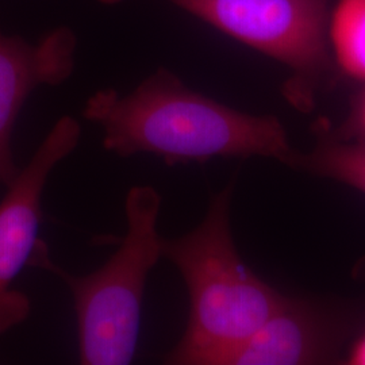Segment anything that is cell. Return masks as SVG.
<instances>
[{
  "label": "cell",
  "instance_id": "1",
  "mask_svg": "<svg viewBox=\"0 0 365 365\" xmlns=\"http://www.w3.org/2000/svg\"><path fill=\"white\" fill-rule=\"evenodd\" d=\"M83 118L103 129L106 152L125 158L152 155L170 167L249 157L287 163L292 155L277 118L222 105L163 66L128 95L114 88L95 92Z\"/></svg>",
  "mask_w": 365,
  "mask_h": 365
},
{
  "label": "cell",
  "instance_id": "2",
  "mask_svg": "<svg viewBox=\"0 0 365 365\" xmlns=\"http://www.w3.org/2000/svg\"><path fill=\"white\" fill-rule=\"evenodd\" d=\"M233 190L235 182H229L211 197L194 230L163 238V257L182 274L190 299L187 327L164 357L167 364L211 365L261 327L286 298L238 253L230 226Z\"/></svg>",
  "mask_w": 365,
  "mask_h": 365
},
{
  "label": "cell",
  "instance_id": "3",
  "mask_svg": "<svg viewBox=\"0 0 365 365\" xmlns=\"http://www.w3.org/2000/svg\"><path fill=\"white\" fill-rule=\"evenodd\" d=\"M161 203L153 185L131 187L125 197L126 235L111 257L91 274L78 276L57 265L39 238L29 267L54 274L69 289L83 365H126L134 359L148 277L163 257Z\"/></svg>",
  "mask_w": 365,
  "mask_h": 365
},
{
  "label": "cell",
  "instance_id": "4",
  "mask_svg": "<svg viewBox=\"0 0 365 365\" xmlns=\"http://www.w3.org/2000/svg\"><path fill=\"white\" fill-rule=\"evenodd\" d=\"M117 4L122 0H98ZM291 71L288 99L310 108L330 66V0H167Z\"/></svg>",
  "mask_w": 365,
  "mask_h": 365
},
{
  "label": "cell",
  "instance_id": "5",
  "mask_svg": "<svg viewBox=\"0 0 365 365\" xmlns=\"http://www.w3.org/2000/svg\"><path fill=\"white\" fill-rule=\"evenodd\" d=\"M81 128L60 118L0 202V334L21 325L31 312L26 294L13 288L38 244L42 195L54 168L78 148Z\"/></svg>",
  "mask_w": 365,
  "mask_h": 365
},
{
  "label": "cell",
  "instance_id": "6",
  "mask_svg": "<svg viewBox=\"0 0 365 365\" xmlns=\"http://www.w3.org/2000/svg\"><path fill=\"white\" fill-rule=\"evenodd\" d=\"M76 36L58 27L38 43L0 33V182L13 184L21 168L15 164L11 137L29 95L39 86H60L73 73Z\"/></svg>",
  "mask_w": 365,
  "mask_h": 365
},
{
  "label": "cell",
  "instance_id": "7",
  "mask_svg": "<svg viewBox=\"0 0 365 365\" xmlns=\"http://www.w3.org/2000/svg\"><path fill=\"white\" fill-rule=\"evenodd\" d=\"M337 329L306 300L284 298L249 337L217 356L211 365H310L334 359Z\"/></svg>",
  "mask_w": 365,
  "mask_h": 365
},
{
  "label": "cell",
  "instance_id": "8",
  "mask_svg": "<svg viewBox=\"0 0 365 365\" xmlns=\"http://www.w3.org/2000/svg\"><path fill=\"white\" fill-rule=\"evenodd\" d=\"M330 54L342 75L365 83V0H337L329 14Z\"/></svg>",
  "mask_w": 365,
  "mask_h": 365
},
{
  "label": "cell",
  "instance_id": "9",
  "mask_svg": "<svg viewBox=\"0 0 365 365\" xmlns=\"http://www.w3.org/2000/svg\"><path fill=\"white\" fill-rule=\"evenodd\" d=\"M286 164L344 182L365 194V145L331 138L310 153L292 152Z\"/></svg>",
  "mask_w": 365,
  "mask_h": 365
},
{
  "label": "cell",
  "instance_id": "10",
  "mask_svg": "<svg viewBox=\"0 0 365 365\" xmlns=\"http://www.w3.org/2000/svg\"><path fill=\"white\" fill-rule=\"evenodd\" d=\"M333 138L365 145V83L363 88L353 96L349 114Z\"/></svg>",
  "mask_w": 365,
  "mask_h": 365
},
{
  "label": "cell",
  "instance_id": "11",
  "mask_svg": "<svg viewBox=\"0 0 365 365\" xmlns=\"http://www.w3.org/2000/svg\"><path fill=\"white\" fill-rule=\"evenodd\" d=\"M345 364L365 365V331L353 341L346 353Z\"/></svg>",
  "mask_w": 365,
  "mask_h": 365
}]
</instances>
